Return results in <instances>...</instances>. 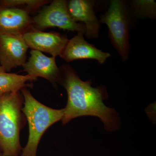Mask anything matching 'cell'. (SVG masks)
<instances>
[{"instance_id": "cell-1", "label": "cell", "mask_w": 156, "mask_h": 156, "mask_svg": "<svg viewBox=\"0 0 156 156\" xmlns=\"http://www.w3.org/2000/svg\"><path fill=\"white\" fill-rule=\"evenodd\" d=\"M61 81L67 94V102L61 121L65 125L73 119L85 116L97 117L101 120L106 131H116L119 127L116 112L103 102L102 89L94 88L90 81L81 80L69 66L62 67Z\"/></svg>"}, {"instance_id": "cell-2", "label": "cell", "mask_w": 156, "mask_h": 156, "mask_svg": "<svg viewBox=\"0 0 156 156\" xmlns=\"http://www.w3.org/2000/svg\"><path fill=\"white\" fill-rule=\"evenodd\" d=\"M20 92L0 94V152L6 156H18L22 152L20 135L27 120Z\"/></svg>"}, {"instance_id": "cell-3", "label": "cell", "mask_w": 156, "mask_h": 156, "mask_svg": "<svg viewBox=\"0 0 156 156\" xmlns=\"http://www.w3.org/2000/svg\"><path fill=\"white\" fill-rule=\"evenodd\" d=\"M20 91L24 99L22 112L28 122L29 136L20 156H37L42 136L50 126L62 119L64 110L51 108L43 104L26 88Z\"/></svg>"}, {"instance_id": "cell-4", "label": "cell", "mask_w": 156, "mask_h": 156, "mask_svg": "<svg viewBox=\"0 0 156 156\" xmlns=\"http://www.w3.org/2000/svg\"><path fill=\"white\" fill-rule=\"evenodd\" d=\"M126 3L121 0H112L106 13L101 17L100 23H105L108 28L110 38L122 59H128L130 19Z\"/></svg>"}, {"instance_id": "cell-5", "label": "cell", "mask_w": 156, "mask_h": 156, "mask_svg": "<svg viewBox=\"0 0 156 156\" xmlns=\"http://www.w3.org/2000/svg\"><path fill=\"white\" fill-rule=\"evenodd\" d=\"M67 3L65 0H55L45 7L32 19L34 28L40 30L58 27L63 30L85 34V25L76 22L72 18L68 9Z\"/></svg>"}, {"instance_id": "cell-6", "label": "cell", "mask_w": 156, "mask_h": 156, "mask_svg": "<svg viewBox=\"0 0 156 156\" xmlns=\"http://www.w3.org/2000/svg\"><path fill=\"white\" fill-rule=\"evenodd\" d=\"M28 48L23 34H0V66L8 73L22 66Z\"/></svg>"}, {"instance_id": "cell-7", "label": "cell", "mask_w": 156, "mask_h": 156, "mask_svg": "<svg viewBox=\"0 0 156 156\" xmlns=\"http://www.w3.org/2000/svg\"><path fill=\"white\" fill-rule=\"evenodd\" d=\"M29 48L49 53L53 57L61 55L69 39L58 33L45 32L32 27L23 34Z\"/></svg>"}, {"instance_id": "cell-8", "label": "cell", "mask_w": 156, "mask_h": 156, "mask_svg": "<svg viewBox=\"0 0 156 156\" xmlns=\"http://www.w3.org/2000/svg\"><path fill=\"white\" fill-rule=\"evenodd\" d=\"M28 61L22 66L28 75L41 77L56 85L61 81V73L56 65V57H48L42 52L31 50Z\"/></svg>"}, {"instance_id": "cell-9", "label": "cell", "mask_w": 156, "mask_h": 156, "mask_svg": "<svg viewBox=\"0 0 156 156\" xmlns=\"http://www.w3.org/2000/svg\"><path fill=\"white\" fill-rule=\"evenodd\" d=\"M83 34L78 33L69 40L60 57L67 62L80 59H93L103 64L110 53L103 52L85 41Z\"/></svg>"}, {"instance_id": "cell-10", "label": "cell", "mask_w": 156, "mask_h": 156, "mask_svg": "<svg viewBox=\"0 0 156 156\" xmlns=\"http://www.w3.org/2000/svg\"><path fill=\"white\" fill-rule=\"evenodd\" d=\"M95 1L91 0H71L67 7L71 17L76 22H81L85 25V34L89 39L98 37L100 23L94 11Z\"/></svg>"}, {"instance_id": "cell-11", "label": "cell", "mask_w": 156, "mask_h": 156, "mask_svg": "<svg viewBox=\"0 0 156 156\" xmlns=\"http://www.w3.org/2000/svg\"><path fill=\"white\" fill-rule=\"evenodd\" d=\"M32 24V19L26 10L0 6V34H23Z\"/></svg>"}, {"instance_id": "cell-12", "label": "cell", "mask_w": 156, "mask_h": 156, "mask_svg": "<svg viewBox=\"0 0 156 156\" xmlns=\"http://www.w3.org/2000/svg\"><path fill=\"white\" fill-rule=\"evenodd\" d=\"M37 80V78L28 75H20L7 72L0 66V94L19 92L29 86L27 82L31 83Z\"/></svg>"}, {"instance_id": "cell-13", "label": "cell", "mask_w": 156, "mask_h": 156, "mask_svg": "<svg viewBox=\"0 0 156 156\" xmlns=\"http://www.w3.org/2000/svg\"><path fill=\"white\" fill-rule=\"evenodd\" d=\"M131 5L138 16L151 19L156 18V3L154 0L132 1Z\"/></svg>"}, {"instance_id": "cell-14", "label": "cell", "mask_w": 156, "mask_h": 156, "mask_svg": "<svg viewBox=\"0 0 156 156\" xmlns=\"http://www.w3.org/2000/svg\"><path fill=\"white\" fill-rule=\"evenodd\" d=\"M1 2V6L13 8L17 6H26L28 9H36L48 3L44 0H3Z\"/></svg>"}, {"instance_id": "cell-15", "label": "cell", "mask_w": 156, "mask_h": 156, "mask_svg": "<svg viewBox=\"0 0 156 156\" xmlns=\"http://www.w3.org/2000/svg\"><path fill=\"white\" fill-rule=\"evenodd\" d=\"M0 156H6L5 155H4V154L0 152Z\"/></svg>"}, {"instance_id": "cell-16", "label": "cell", "mask_w": 156, "mask_h": 156, "mask_svg": "<svg viewBox=\"0 0 156 156\" xmlns=\"http://www.w3.org/2000/svg\"><path fill=\"white\" fill-rule=\"evenodd\" d=\"M0 6H1V2H0Z\"/></svg>"}]
</instances>
